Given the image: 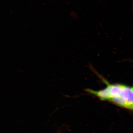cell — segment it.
<instances>
[{
	"mask_svg": "<svg viewBox=\"0 0 133 133\" xmlns=\"http://www.w3.org/2000/svg\"><path fill=\"white\" fill-rule=\"evenodd\" d=\"M102 79L106 84L105 88L98 91L87 89V91L101 100L109 101L120 107L132 110V87L124 84H110L104 79Z\"/></svg>",
	"mask_w": 133,
	"mask_h": 133,
	"instance_id": "1",
	"label": "cell"
}]
</instances>
